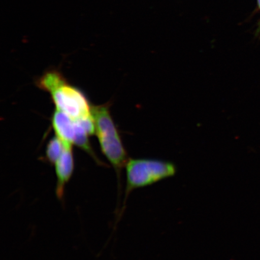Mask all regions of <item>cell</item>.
I'll use <instances>...</instances> for the list:
<instances>
[{"label":"cell","instance_id":"cell-4","mask_svg":"<svg viewBox=\"0 0 260 260\" xmlns=\"http://www.w3.org/2000/svg\"><path fill=\"white\" fill-rule=\"evenodd\" d=\"M56 176L55 192L57 199L63 202L65 188L72 178L75 170V160L72 146H65L62 154L54 165Z\"/></svg>","mask_w":260,"mask_h":260},{"label":"cell","instance_id":"cell-2","mask_svg":"<svg viewBox=\"0 0 260 260\" xmlns=\"http://www.w3.org/2000/svg\"><path fill=\"white\" fill-rule=\"evenodd\" d=\"M125 168V196L116 222L121 219L126 201L133 191L174 177L177 171L174 162L152 158H129Z\"/></svg>","mask_w":260,"mask_h":260},{"label":"cell","instance_id":"cell-1","mask_svg":"<svg viewBox=\"0 0 260 260\" xmlns=\"http://www.w3.org/2000/svg\"><path fill=\"white\" fill-rule=\"evenodd\" d=\"M95 122V133L103 154L112 165L117 177L118 189H121V175L129 160L121 136L110 112L109 103L91 106Z\"/></svg>","mask_w":260,"mask_h":260},{"label":"cell","instance_id":"cell-7","mask_svg":"<svg viewBox=\"0 0 260 260\" xmlns=\"http://www.w3.org/2000/svg\"><path fill=\"white\" fill-rule=\"evenodd\" d=\"M65 145L61 140L55 136L48 142L45 150V159L49 164L54 165L62 154Z\"/></svg>","mask_w":260,"mask_h":260},{"label":"cell","instance_id":"cell-6","mask_svg":"<svg viewBox=\"0 0 260 260\" xmlns=\"http://www.w3.org/2000/svg\"><path fill=\"white\" fill-rule=\"evenodd\" d=\"M66 81L67 79L59 71L51 70L44 73L36 83L39 88L50 93Z\"/></svg>","mask_w":260,"mask_h":260},{"label":"cell","instance_id":"cell-8","mask_svg":"<svg viewBox=\"0 0 260 260\" xmlns=\"http://www.w3.org/2000/svg\"><path fill=\"white\" fill-rule=\"evenodd\" d=\"M257 2H258V7H259V10H260V0H257Z\"/></svg>","mask_w":260,"mask_h":260},{"label":"cell","instance_id":"cell-5","mask_svg":"<svg viewBox=\"0 0 260 260\" xmlns=\"http://www.w3.org/2000/svg\"><path fill=\"white\" fill-rule=\"evenodd\" d=\"M52 125L57 137L65 146L74 145L76 137V123L67 114L56 109L52 116Z\"/></svg>","mask_w":260,"mask_h":260},{"label":"cell","instance_id":"cell-3","mask_svg":"<svg viewBox=\"0 0 260 260\" xmlns=\"http://www.w3.org/2000/svg\"><path fill=\"white\" fill-rule=\"evenodd\" d=\"M56 108L76 120L91 115V106L85 95L67 80L50 93Z\"/></svg>","mask_w":260,"mask_h":260}]
</instances>
